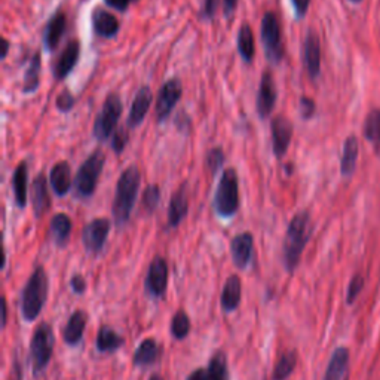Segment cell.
I'll list each match as a JSON object with an SVG mask.
<instances>
[{
    "mask_svg": "<svg viewBox=\"0 0 380 380\" xmlns=\"http://www.w3.org/2000/svg\"><path fill=\"white\" fill-rule=\"evenodd\" d=\"M41 69H42L41 52H36L24 73V84H22L24 94L36 93L39 85H41Z\"/></svg>",
    "mask_w": 380,
    "mask_h": 380,
    "instance_id": "4316f807",
    "label": "cell"
},
{
    "mask_svg": "<svg viewBox=\"0 0 380 380\" xmlns=\"http://www.w3.org/2000/svg\"><path fill=\"white\" fill-rule=\"evenodd\" d=\"M161 201V190L156 185H150L146 188L143 193V205L148 209L149 213H153L158 208Z\"/></svg>",
    "mask_w": 380,
    "mask_h": 380,
    "instance_id": "8d00e7d4",
    "label": "cell"
},
{
    "mask_svg": "<svg viewBox=\"0 0 380 380\" xmlns=\"http://www.w3.org/2000/svg\"><path fill=\"white\" fill-rule=\"evenodd\" d=\"M358 159V140L355 136H349L345 141L342 161H340V171L343 176H350L355 169Z\"/></svg>",
    "mask_w": 380,
    "mask_h": 380,
    "instance_id": "f546056e",
    "label": "cell"
},
{
    "mask_svg": "<svg viewBox=\"0 0 380 380\" xmlns=\"http://www.w3.org/2000/svg\"><path fill=\"white\" fill-rule=\"evenodd\" d=\"M6 313H8V308H6V300L4 299V306H2V325H6Z\"/></svg>",
    "mask_w": 380,
    "mask_h": 380,
    "instance_id": "681fc988",
    "label": "cell"
},
{
    "mask_svg": "<svg viewBox=\"0 0 380 380\" xmlns=\"http://www.w3.org/2000/svg\"><path fill=\"white\" fill-rule=\"evenodd\" d=\"M104 164H106V155L100 149L88 156L74 178V193L77 198L88 199L94 195Z\"/></svg>",
    "mask_w": 380,
    "mask_h": 380,
    "instance_id": "5b68a950",
    "label": "cell"
},
{
    "mask_svg": "<svg viewBox=\"0 0 380 380\" xmlns=\"http://www.w3.org/2000/svg\"><path fill=\"white\" fill-rule=\"evenodd\" d=\"M128 140H129V136H128L125 128H121L119 131H116L114 136H113V141H112V148H113L116 155H119V153L124 152Z\"/></svg>",
    "mask_w": 380,
    "mask_h": 380,
    "instance_id": "ab89813d",
    "label": "cell"
},
{
    "mask_svg": "<svg viewBox=\"0 0 380 380\" xmlns=\"http://www.w3.org/2000/svg\"><path fill=\"white\" fill-rule=\"evenodd\" d=\"M93 29L97 36L110 39L119 33V21L106 9L97 8L93 14Z\"/></svg>",
    "mask_w": 380,
    "mask_h": 380,
    "instance_id": "ffe728a7",
    "label": "cell"
},
{
    "mask_svg": "<svg viewBox=\"0 0 380 380\" xmlns=\"http://www.w3.org/2000/svg\"><path fill=\"white\" fill-rule=\"evenodd\" d=\"M159 353H161V348L155 339L143 340L134 353V365H138V367L153 365L156 361H158Z\"/></svg>",
    "mask_w": 380,
    "mask_h": 380,
    "instance_id": "83f0119b",
    "label": "cell"
},
{
    "mask_svg": "<svg viewBox=\"0 0 380 380\" xmlns=\"http://www.w3.org/2000/svg\"><path fill=\"white\" fill-rule=\"evenodd\" d=\"M150 380H164V379H162L159 374H155V376L150 377Z\"/></svg>",
    "mask_w": 380,
    "mask_h": 380,
    "instance_id": "816d5d0a",
    "label": "cell"
},
{
    "mask_svg": "<svg viewBox=\"0 0 380 380\" xmlns=\"http://www.w3.org/2000/svg\"><path fill=\"white\" fill-rule=\"evenodd\" d=\"M208 377L209 380H229V369H228V357L221 350L213 353L211 360L208 364Z\"/></svg>",
    "mask_w": 380,
    "mask_h": 380,
    "instance_id": "d6a6232c",
    "label": "cell"
},
{
    "mask_svg": "<svg viewBox=\"0 0 380 380\" xmlns=\"http://www.w3.org/2000/svg\"><path fill=\"white\" fill-rule=\"evenodd\" d=\"M168 284V263L164 257H155L150 263L146 287L155 297H162L166 291Z\"/></svg>",
    "mask_w": 380,
    "mask_h": 380,
    "instance_id": "4fadbf2b",
    "label": "cell"
},
{
    "mask_svg": "<svg viewBox=\"0 0 380 380\" xmlns=\"http://www.w3.org/2000/svg\"><path fill=\"white\" fill-rule=\"evenodd\" d=\"M362 284H364V280L360 277V275H357V277L350 281L349 291H348V303H352V301L357 299V296L362 290Z\"/></svg>",
    "mask_w": 380,
    "mask_h": 380,
    "instance_id": "b9f144b4",
    "label": "cell"
},
{
    "mask_svg": "<svg viewBox=\"0 0 380 380\" xmlns=\"http://www.w3.org/2000/svg\"><path fill=\"white\" fill-rule=\"evenodd\" d=\"M189 211V193L188 185H181L178 190L173 195L171 202L168 208V226L177 228L180 223L188 216Z\"/></svg>",
    "mask_w": 380,
    "mask_h": 380,
    "instance_id": "ac0fdd59",
    "label": "cell"
},
{
    "mask_svg": "<svg viewBox=\"0 0 380 380\" xmlns=\"http://www.w3.org/2000/svg\"><path fill=\"white\" fill-rule=\"evenodd\" d=\"M141 176L136 165L128 166L117 180L114 199H113V218L117 226H124L133 213L137 195L140 189Z\"/></svg>",
    "mask_w": 380,
    "mask_h": 380,
    "instance_id": "6da1fadb",
    "label": "cell"
},
{
    "mask_svg": "<svg viewBox=\"0 0 380 380\" xmlns=\"http://www.w3.org/2000/svg\"><path fill=\"white\" fill-rule=\"evenodd\" d=\"M70 232H72V220L67 214L60 213L52 217L51 226H49V235L58 247L65 245V242L69 241Z\"/></svg>",
    "mask_w": 380,
    "mask_h": 380,
    "instance_id": "f1b7e54d",
    "label": "cell"
},
{
    "mask_svg": "<svg viewBox=\"0 0 380 380\" xmlns=\"http://www.w3.org/2000/svg\"><path fill=\"white\" fill-rule=\"evenodd\" d=\"M54 345L55 337L54 332H52V327L46 322L39 324L30 340V357L34 373H41L42 370H45V367L52 358Z\"/></svg>",
    "mask_w": 380,
    "mask_h": 380,
    "instance_id": "8992f818",
    "label": "cell"
},
{
    "mask_svg": "<svg viewBox=\"0 0 380 380\" xmlns=\"http://www.w3.org/2000/svg\"><path fill=\"white\" fill-rule=\"evenodd\" d=\"M253 250H254V240L250 232L237 235L230 244V253L235 266L238 269H247V266L250 265L251 261Z\"/></svg>",
    "mask_w": 380,
    "mask_h": 380,
    "instance_id": "2e32d148",
    "label": "cell"
},
{
    "mask_svg": "<svg viewBox=\"0 0 380 380\" xmlns=\"http://www.w3.org/2000/svg\"><path fill=\"white\" fill-rule=\"evenodd\" d=\"M237 5H238V0H223V8H225V14L228 17H230L235 9H237Z\"/></svg>",
    "mask_w": 380,
    "mask_h": 380,
    "instance_id": "7dc6e473",
    "label": "cell"
},
{
    "mask_svg": "<svg viewBox=\"0 0 380 380\" xmlns=\"http://www.w3.org/2000/svg\"><path fill=\"white\" fill-rule=\"evenodd\" d=\"M81 57V44L77 39H73L61 51L58 60L54 64V76L57 81H64L74 69V65Z\"/></svg>",
    "mask_w": 380,
    "mask_h": 380,
    "instance_id": "5bb4252c",
    "label": "cell"
},
{
    "mask_svg": "<svg viewBox=\"0 0 380 380\" xmlns=\"http://www.w3.org/2000/svg\"><path fill=\"white\" fill-rule=\"evenodd\" d=\"M297 18H303L308 12L310 0H291Z\"/></svg>",
    "mask_w": 380,
    "mask_h": 380,
    "instance_id": "f6af8a7d",
    "label": "cell"
},
{
    "mask_svg": "<svg viewBox=\"0 0 380 380\" xmlns=\"http://www.w3.org/2000/svg\"><path fill=\"white\" fill-rule=\"evenodd\" d=\"M8 51H9V42L6 41V39H4V51H2V60L6 58L8 55Z\"/></svg>",
    "mask_w": 380,
    "mask_h": 380,
    "instance_id": "f907efd6",
    "label": "cell"
},
{
    "mask_svg": "<svg viewBox=\"0 0 380 380\" xmlns=\"http://www.w3.org/2000/svg\"><path fill=\"white\" fill-rule=\"evenodd\" d=\"M32 199H33V208L34 216L37 218L44 217V214L49 209L51 199L48 192V181L45 174H39L32 185Z\"/></svg>",
    "mask_w": 380,
    "mask_h": 380,
    "instance_id": "7402d4cb",
    "label": "cell"
},
{
    "mask_svg": "<svg viewBox=\"0 0 380 380\" xmlns=\"http://www.w3.org/2000/svg\"><path fill=\"white\" fill-rule=\"evenodd\" d=\"M49 183L57 196H65L72 189V169L70 165L61 161L51 169Z\"/></svg>",
    "mask_w": 380,
    "mask_h": 380,
    "instance_id": "44dd1931",
    "label": "cell"
},
{
    "mask_svg": "<svg viewBox=\"0 0 380 380\" xmlns=\"http://www.w3.org/2000/svg\"><path fill=\"white\" fill-rule=\"evenodd\" d=\"M299 110L303 119H309V117H312L313 113H315V103L308 97H301L300 104H299Z\"/></svg>",
    "mask_w": 380,
    "mask_h": 380,
    "instance_id": "60d3db41",
    "label": "cell"
},
{
    "mask_svg": "<svg viewBox=\"0 0 380 380\" xmlns=\"http://www.w3.org/2000/svg\"><path fill=\"white\" fill-rule=\"evenodd\" d=\"M181 93H183V86L177 77L169 79L168 82L162 85L158 94V100H156V107H155L156 121H158V124H162L164 121L168 119V116L171 114V112L177 106V103L180 101Z\"/></svg>",
    "mask_w": 380,
    "mask_h": 380,
    "instance_id": "9c48e42d",
    "label": "cell"
},
{
    "mask_svg": "<svg viewBox=\"0 0 380 380\" xmlns=\"http://www.w3.org/2000/svg\"><path fill=\"white\" fill-rule=\"evenodd\" d=\"M74 106V97L70 94L69 89H63V93L57 98V109L63 113H67Z\"/></svg>",
    "mask_w": 380,
    "mask_h": 380,
    "instance_id": "f35d334b",
    "label": "cell"
},
{
    "mask_svg": "<svg viewBox=\"0 0 380 380\" xmlns=\"http://www.w3.org/2000/svg\"><path fill=\"white\" fill-rule=\"evenodd\" d=\"M129 2H133V0H104V4L116 11H126Z\"/></svg>",
    "mask_w": 380,
    "mask_h": 380,
    "instance_id": "bcb514c9",
    "label": "cell"
},
{
    "mask_svg": "<svg viewBox=\"0 0 380 380\" xmlns=\"http://www.w3.org/2000/svg\"><path fill=\"white\" fill-rule=\"evenodd\" d=\"M188 380H209L208 377V372L204 370V369H198V370H195L189 377Z\"/></svg>",
    "mask_w": 380,
    "mask_h": 380,
    "instance_id": "c3c4849f",
    "label": "cell"
},
{
    "mask_svg": "<svg viewBox=\"0 0 380 380\" xmlns=\"http://www.w3.org/2000/svg\"><path fill=\"white\" fill-rule=\"evenodd\" d=\"M133 2H137V0H133Z\"/></svg>",
    "mask_w": 380,
    "mask_h": 380,
    "instance_id": "db71d44e",
    "label": "cell"
},
{
    "mask_svg": "<svg viewBox=\"0 0 380 380\" xmlns=\"http://www.w3.org/2000/svg\"><path fill=\"white\" fill-rule=\"evenodd\" d=\"M310 237V217L308 211L297 213L290 221L284 240V263L288 272H293Z\"/></svg>",
    "mask_w": 380,
    "mask_h": 380,
    "instance_id": "7a4b0ae2",
    "label": "cell"
},
{
    "mask_svg": "<svg viewBox=\"0 0 380 380\" xmlns=\"http://www.w3.org/2000/svg\"><path fill=\"white\" fill-rule=\"evenodd\" d=\"M238 51L245 63H251L256 54L254 33L248 24H244L238 34Z\"/></svg>",
    "mask_w": 380,
    "mask_h": 380,
    "instance_id": "1f68e13d",
    "label": "cell"
},
{
    "mask_svg": "<svg viewBox=\"0 0 380 380\" xmlns=\"http://www.w3.org/2000/svg\"><path fill=\"white\" fill-rule=\"evenodd\" d=\"M96 345L100 352H114L124 345V339L117 334L112 327L104 325L98 332Z\"/></svg>",
    "mask_w": 380,
    "mask_h": 380,
    "instance_id": "4dcf8cb0",
    "label": "cell"
},
{
    "mask_svg": "<svg viewBox=\"0 0 380 380\" xmlns=\"http://www.w3.org/2000/svg\"><path fill=\"white\" fill-rule=\"evenodd\" d=\"M270 136H272V148L273 153L278 159L287 153L293 138V124L285 116L273 117L270 124Z\"/></svg>",
    "mask_w": 380,
    "mask_h": 380,
    "instance_id": "8fae6325",
    "label": "cell"
},
{
    "mask_svg": "<svg viewBox=\"0 0 380 380\" xmlns=\"http://www.w3.org/2000/svg\"><path fill=\"white\" fill-rule=\"evenodd\" d=\"M349 352L346 348H339L334 350L333 357L327 367L324 380H343V376L348 370Z\"/></svg>",
    "mask_w": 380,
    "mask_h": 380,
    "instance_id": "484cf974",
    "label": "cell"
},
{
    "mask_svg": "<svg viewBox=\"0 0 380 380\" xmlns=\"http://www.w3.org/2000/svg\"><path fill=\"white\" fill-rule=\"evenodd\" d=\"M349 2H350V4H355V5H358V4H361V2H362V0H349Z\"/></svg>",
    "mask_w": 380,
    "mask_h": 380,
    "instance_id": "f5cc1de1",
    "label": "cell"
},
{
    "mask_svg": "<svg viewBox=\"0 0 380 380\" xmlns=\"http://www.w3.org/2000/svg\"><path fill=\"white\" fill-rule=\"evenodd\" d=\"M46 297H48L46 272L42 266H37L33 270L32 277L22 291L21 312L25 321L32 322L41 315V312L46 303Z\"/></svg>",
    "mask_w": 380,
    "mask_h": 380,
    "instance_id": "3957f363",
    "label": "cell"
},
{
    "mask_svg": "<svg viewBox=\"0 0 380 380\" xmlns=\"http://www.w3.org/2000/svg\"><path fill=\"white\" fill-rule=\"evenodd\" d=\"M122 101L121 97L117 94H110L107 96L106 101L103 104V109L100 112V114L97 116L96 124H94V129L93 134L98 141H107L113 131L121 119L122 114Z\"/></svg>",
    "mask_w": 380,
    "mask_h": 380,
    "instance_id": "52a82bcc",
    "label": "cell"
},
{
    "mask_svg": "<svg viewBox=\"0 0 380 380\" xmlns=\"http://www.w3.org/2000/svg\"><path fill=\"white\" fill-rule=\"evenodd\" d=\"M86 313L82 310H76L72 313V317L69 318L67 324L64 327V333L63 337L65 340V343L69 345H77L84 337V332L86 327Z\"/></svg>",
    "mask_w": 380,
    "mask_h": 380,
    "instance_id": "d4e9b609",
    "label": "cell"
},
{
    "mask_svg": "<svg viewBox=\"0 0 380 380\" xmlns=\"http://www.w3.org/2000/svg\"><path fill=\"white\" fill-rule=\"evenodd\" d=\"M65 27H67V17H65L63 11H58L57 14H54V17L49 20L44 34V44L46 51L54 52L57 49L65 32Z\"/></svg>",
    "mask_w": 380,
    "mask_h": 380,
    "instance_id": "d6986e66",
    "label": "cell"
},
{
    "mask_svg": "<svg viewBox=\"0 0 380 380\" xmlns=\"http://www.w3.org/2000/svg\"><path fill=\"white\" fill-rule=\"evenodd\" d=\"M220 0H202V17L205 20H211L218 8Z\"/></svg>",
    "mask_w": 380,
    "mask_h": 380,
    "instance_id": "7bdbcfd3",
    "label": "cell"
},
{
    "mask_svg": "<svg viewBox=\"0 0 380 380\" xmlns=\"http://www.w3.org/2000/svg\"><path fill=\"white\" fill-rule=\"evenodd\" d=\"M296 364H297V352L296 350L285 352L277 362V365H275L272 380H285L290 377V374L296 369Z\"/></svg>",
    "mask_w": 380,
    "mask_h": 380,
    "instance_id": "e575fe53",
    "label": "cell"
},
{
    "mask_svg": "<svg viewBox=\"0 0 380 380\" xmlns=\"http://www.w3.org/2000/svg\"><path fill=\"white\" fill-rule=\"evenodd\" d=\"M190 332V320L185 310H178L171 321V333L177 340L186 339Z\"/></svg>",
    "mask_w": 380,
    "mask_h": 380,
    "instance_id": "d590c367",
    "label": "cell"
},
{
    "mask_svg": "<svg viewBox=\"0 0 380 380\" xmlns=\"http://www.w3.org/2000/svg\"><path fill=\"white\" fill-rule=\"evenodd\" d=\"M364 134L367 140L373 144L376 153L380 156V110H373L367 116Z\"/></svg>",
    "mask_w": 380,
    "mask_h": 380,
    "instance_id": "836d02e7",
    "label": "cell"
},
{
    "mask_svg": "<svg viewBox=\"0 0 380 380\" xmlns=\"http://www.w3.org/2000/svg\"><path fill=\"white\" fill-rule=\"evenodd\" d=\"M152 101H153V94L149 86L140 88L128 114L126 125L129 128H137L144 121V117L148 116V112L152 106Z\"/></svg>",
    "mask_w": 380,
    "mask_h": 380,
    "instance_id": "e0dca14e",
    "label": "cell"
},
{
    "mask_svg": "<svg viewBox=\"0 0 380 380\" xmlns=\"http://www.w3.org/2000/svg\"><path fill=\"white\" fill-rule=\"evenodd\" d=\"M261 42H263L266 58L272 64H278L284 57L281 42V25L275 12H266L261 20Z\"/></svg>",
    "mask_w": 380,
    "mask_h": 380,
    "instance_id": "ba28073f",
    "label": "cell"
},
{
    "mask_svg": "<svg viewBox=\"0 0 380 380\" xmlns=\"http://www.w3.org/2000/svg\"><path fill=\"white\" fill-rule=\"evenodd\" d=\"M27 185H29V165L27 162L22 161L15 168L14 177H12L15 205L18 208H25V205H27Z\"/></svg>",
    "mask_w": 380,
    "mask_h": 380,
    "instance_id": "cb8c5ba5",
    "label": "cell"
},
{
    "mask_svg": "<svg viewBox=\"0 0 380 380\" xmlns=\"http://www.w3.org/2000/svg\"><path fill=\"white\" fill-rule=\"evenodd\" d=\"M109 232H110V221L107 218H96L88 223L82 232V242L86 248V251L98 254L104 248V244H106Z\"/></svg>",
    "mask_w": 380,
    "mask_h": 380,
    "instance_id": "30bf717a",
    "label": "cell"
},
{
    "mask_svg": "<svg viewBox=\"0 0 380 380\" xmlns=\"http://www.w3.org/2000/svg\"><path fill=\"white\" fill-rule=\"evenodd\" d=\"M275 104H277V86H275L272 74L265 72L260 81L256 104L260 119H266V117L270 116Z\"/></svg>",
    "mask_w": 380,
    "mask_h": 380,
    "instance_id": "7c38bea8",
    "label": "cell"
},
{
    "mask_svg": "<svg viewBox=\"0 0 380 380\" xmlns=\"http://www.w3.org/2000/svg\"><path fill=\"white\" fill-rule=\"evenodd\" d=\"M303 63L308 74L317 79L321 72V45L318 34L312 30L308 32L303 42Z\"/></svg>",
    "mask_w": 380,
    "mask_h": 380,
    "instance_id": "9a60e30c",
    "label": "cell"
},
{
    "mask_svg": "<svg viewBox=\"0 0 380 380\" xmlns=\"http://www.w3.org/2000/svg\"><path fill=\"white\" fill-rule=\"evenodd\" d=\"M225 164V152L221 148H213L207 155V166L211 174H217L218 169Z\"/></svg>",
    "mask_w": 380,
    "mask_h": 380,
    "instance_id": "74e56055",
    "label": "cell"
},
{
    "mask_svg": "<svg viewBox=\"0 0 380 380\" xmlns=\"http://www.w3.org/2000/svg\"><path fill=\"white\" fill-rule=\"evenodd\" d=\"M70 287L76 294H84L86 290V282H85L82 275H74V277H72Z\"/></svg>",
    "mask_w": 380,
    "mask_h": 380,
    "instance_id": "ee69618b",
    "label": "cell"
},
{
    "mask_svg": "<svg viewBox=\"0 0 380 380\" xmlns=\"http://www.w3.org/2000/svg\"><path fill=\"white\" fill-rule=\"evenodd\" d=\"M214 209L221 218H230L240 209V180L233 168L223 171L214 196Z\"/></svg>",
    "mask_w": 380,
    "mask_h": 380,
    "instance_id": "277c9868",
    "label": "cell"
},
{
    "mask_svg": "<svg viewBox=\"0 0 380 380\" xmlns=\"http://www.w3.org/2000/svg\"><path fill=\"white\" fill-rule=\"evenodd\" d=\"M242 282L238 275H232L225 282L221 291V308L226 312H233L241 303Z\"/></svg>",
    "mask_w": 380,
    "mask_h": 380,
    "instance_id": "603a6c76",
    "label": "cell"
}]
</instances>
